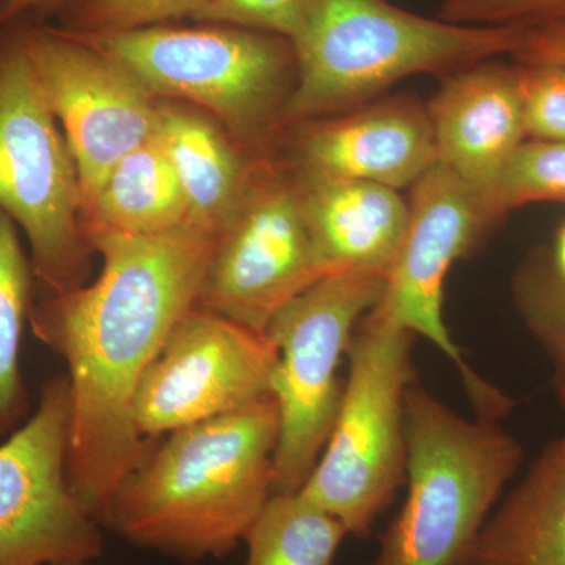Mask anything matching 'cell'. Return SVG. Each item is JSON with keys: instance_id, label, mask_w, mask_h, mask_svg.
Instances as JSON below:
<instances>
[{"instance_id": "cell-29", "label": "cell", "mask_w": 565, "mask_h": 565, "mask_svg": "<svg viewBox=\"0 0 565 565\" xmlns=\"http://www.w3.org/2000/svg\"><path fill=\"white\" fill-rule=\"evenodd\" d=\"M82 0H0V29L28 22H43L44 18H61Z\"/></svg>"}, {"instance_id": "cell-20", "label": "cell", "mask_w": 565, "mask_h": 565, "mask_svg": "<svg viewBox=\"0 0 565 565\" xmlns=\"http://www.w3.org/2000/svg\"><path fill=\"white\" fill-rule=\"evenodd\" d=\"M31 256L18 226L0 211V438L9 437L31 414V394L21 371L22 337L35 296Z\"/></svg>"}, {"instance_id": "cell-11", "label": "cell", "mask_w": 565, "mask_h": 565, "mask_svg": "<svg viewBox=\"0 0 565 565\" xmlns=\"http://www.w3.org/2000/svg\"><path fill=\"white\" fill-rule=\"evenodd\" d=\"M17 25L76 163L84 211L111 169L158 132L161 103L84 36L44 22Z\"/></svg>"}, {"instance_id": "cell-16", "label": "cell", "mask_w": 565, "mask_h": 565, "mask_svg": "<svg viewBox=\"0 0 565 565\" xmlns=\"http://www.w3.org/2000/svg\"><path fill=\"white\" fill-rule=\"evenodd\" d=\"M319 259L329 275L388 274L403 243L408 203L375 182L294 169Z\"/></svg>"}, {"instance_id": "cell-19", "label": "cell", "mask_w": 565, "mask_h": 565, "mask_svg": "<svg viewBox=\"0 0 565 565\" xmlns=\"http://www.w3.org/2000/svg\"><path fill=\"white\" fill-rule=\"evenodd\" d=\"M188 204L158 132L111 169L82 211L85 239L92 234L151 236L188 225Z\"/></svg>"}, {"instance_id": "cell-2", "label": "cell", "mask_w": 565, "mask_h": 565, "mask_svg": "<svg viewBox=\"0 0 565 565\" xmlns=\"http://www.w3.org/2000/svg\"><path fill=\"white\" fill-rule=\"evenodd\" d=\"M278 434L274 396L169 434L122 479L104 530L181 564L223 559L273 498Z\"/></svg>"}, {"instance_id": "cell-25", "label": "cell", "mask_w": 565, "mask_h": 565, "mask_svg": "<svg viewBox=\"0 0 565 565\" xmlns=\"http://www.w3.org/2000/svg\"><path fill=\"white\" fill-rule=\"evenodd\" d=\"M516 71L526 136L565 141V70L523 63Z\"/></svg>"}, {"instance_id": "cell-27", "label": "cell", "mask_w": 565, "mask_h": 565, "mask_svg": "<svg viewBox=\"0 0 565 565\" xmlns=\"http://www.w3.org/2000/svg\"><path fill=\"white\" fill-rule=\"evenodd\" d=\"M520 303L527 326L552 362L553 390L565 408V291L522 286Z\"/></svg>"}, {"instance_id": "cell-6", "label": "cell", "mask_w": 565, "mask_h": 565, "mask_svg": "<svg viewBox=\"0 0 565 565\" xmlns=\"http://www.w3.org/2000/svg\"><path fill=\"white\" fill-rule=\"evenodd\" d=\"M202 24L77 35L131 71L156 98L196 104L214 114L236 139L263 148L282 122L296 85L292 44L250 29Z\"/></svg>"}, {"instance_id": "cell-8", "label": "cell", "mask_w": 565, "mask_h": 565, "mask_svg": "<svg viewBox=\"0 0 565 565\" xmlns=\"http://www.w3.org/2000/svg\"><path fill=\"white\" fill-rule=\"evenodd\" d=\"M384 292V275H327L289 300L267 326L278 352L270 386L280 415L274 494L299 493L313 473L340 411L341 363L356 326Z\"/></svg>"}, {"instance_id": "cell-15", "label": "cell", "mask_w": 565, "mask_h": 565, "mask_svg": "<svg viewBox=\"0 0 565 565\" xmlns=\"http://www.w3.org/2000/svg\"><path fill=\"white\" fill-rule=\"evenodd\" d=\"M438 163L484 203L498 177L525 141L519 71L478 63L456 71L427 107Z\"/></svg>"}, {"instance_id": "cell-4", "label": "cell", "mask_w": 565, "mask_h": 565, "mask_svg": "<svg viewBox=\"0 0 565 565\" xmlns=\"http://www.w3.org/2000/svg\"><path fill=\"white\" fill-rule=\"evenodd\" d=\"M407 493L363 565H467L476 539L523 463L498 419L465 418L423 388L405 393Z\"/></svg>"}, {"instance_id": "cell-30", "label": "cell", "mask_w": 565, "mask_h": 565, "mask_svg": "<svg viewBox=\"0 0 565 565\" xmlns=\"http://www.w3.org/2000/svg\"><path fill=\"white\" fill-rule=\"evenodd\" d=\"M522 286L565 291V225L557 233L548 269L544 274L539 275V277H526Z\"/></svg>"}, {"instance_id": "cell-26", "label": "cell", "mask_w": 565, "mask_h": 565, "mask_svg": "<svg viewBox=\"0 0 565 565\" xmlns=\"http://www.w3.org/2000/svg\"><path fill=\"white\" fill-rule=\"evenodd\" d=\"M441 20L468 25H537L565 20V0H445Z\"/></svg>"}, {"instance_id": "cell-18", "label": "cell", "mask_w": 565, "mask_h": 565, "mask_svg": "<svg viewBox=\"0 0 565 565\" xmlns=\"http://www.w3.org/2000/svg\"><path fill=\"white\" fill-rule=\"evenodd\" d=\"M158 139L188 204V225L221 234L243 200L253 163L207 118L161 104Z\"/></svg>"}, {"instance_id": "cell-7", "label": "cell", "mask_w": 565, "mask_h": 565, "mask_svg": "<svg viewBox=\"0 0 565 565\" xmlns=\"http://www.w3.org/2000/svg\"><path fill=\"white\" fill-rule=\"evenodd\" d=\"M0 211L28 237L41 294L85 285L93 250L76 163L17 24L0 29Z\"/></svg>"}, {"instance_id": "cell-22", "label": "cell", "mask_w": 565, "mask_h": 565, "mask_svg": "<svg viewBox=\"0 0 565 565\" xmlns=\"http://www.w3.org/2000/svg\"><path fill=\"white\" fill-rule=\"evenodd\" d=\"M533 202L565 203V141H523L487 195L482 212L492 223Z\"/></svg>"}, {"instance_id": "cell-9", "label": "cell", "mask_w": 565, "mask_h": 565, "mask_svg": "<svg viewBox=\"0 0 565 565\" xmlns=\"http://www.w3.org/2000/svg\"><path fill=\"white\" fill-rule=\"evenodd\" d=\"M327 275L292 170L262 159L217 236L195 308L266 332L289 300Z\"/></svg>"}, {"instance_id": "cell-13", "label": "cell", "mask_w": 565, "mask_h": 565, "mask_svg": "<svg viewBox=\"0 0 565 565\" xmlns=\"http://www.w3.org/2000/svg\"><path fill=\"white\" fill-rule=\"evenodd\" d=\"M412 188L407 228L379 305L456 363L479 415L501 419L512 411L514 401L468 367L444 318L446 275L471 250L490 222L475 193L441 163H435Z\"/></svg>"}, {"instance_id": "cell-17", "label": "cell", "mask_w": 565, "mask_h": 565, "mask_svg": "<svg viewBox=\"0 0 565 565\" xmlns=\"http://www.w3.org/2000/svg\"><path fill=\"white\" fill-rule=\"evenodd\" d=\"M467 565H565V433L494 505Z\"/></svg>"}, {"instance_id": "cell-24", "label": "cell", "mask_w": 565, "mask_h": 565, "mask_svg": "<svg viewBox=\"0 0 565 565\" xmlns=\"http://www.w3.org/2000/svg\"><path fill=\"white\" fill-rule=\"evenodd\" d=\"M193 21L270 33L294 47L305 29V0H211Z\"/></svg>"}, {"instance_id": "cell-23", "label": "cell", "mask_w": 565, "mask_h": 565, "mask_svg": "<svg viewBox=\"0 0 565 565\" xmlns=\"http://www.w3.org/2000/svg\"><path fill=\"white\" fill-rule=\"evenodd\" d=\"M211 0H82L71 7L58 20V28L81 35H103L172 24L191 18Z\"/></svg>"}, {"instance_id": "cell-14", "label": "cell", "mask_w": 565, "mask_h": 565, "mask_svg": "<svg viewBox=\"0 0 565 565\" xmlns=\"http://www.w3.org/2000/svg\"><path fill=\"white\" fill-rule=\"evenodd\" d=\"M437 162L429 111L408 99L319 118L308 122L296 140V169L375 182L394 191L414 185Z\"/></svg>"}, {"instance_id": "cell-1", "label": "cell", "mask_w": 565, "mask_h": 565, "mask_svg": "<svg viewBox=\"0 0 565 565\" xmlns=\"http://www.w3.org/2000/svg\"><path fill=\"white\" fill-rule=\"evenodd\" d=\"M103 256L90 285L33 300L29 326L68 366L70 484L104 527L115 493L154 448L134 423L143 374L195 307L217 234L193 226L87 237Z\"/></svg>"}, {"instance_id": "cell-12", "label": "cell", "mask_w": 565, "mask_h": 565, "mask_svg": "<svg viewBox=\"0 0 565 565\" xmlns=\"http://www.w3.org/2000/svg\"><path fill=\"white\" fill-rule=\"evenodd\" d=\"M277 348L266 332L193 307L141 377L134 423L156 440L273 396Z\"/></svg>"}, {"instance_id": "cell-3", "label": "cell", "mask_w": 565, "mask_h": 565, "mask_svg": "<svg viewBox=\"0 0 565 565\" xmlns=\"http://www.w3.org/2000/svg\"><path fill=\"white\" fill-rule=\"evenodd\" d=\"M527 25H468L386 0H305L297 79L282 122L353 109L416 74H452L522 47Z\"/></svg>"}, {"instance_id": "cell-28", "label": "cell", "mask_w": 565, "mask_h": 565, "mask_svg": "<svg viewBox=\"0 0 565 565\" xmlns=\"http://www.w3.org/2000/svg\"><path fill=\"white\" fill-rule=\"evenodd\" d=\"M515 57L525 65L565 70V20L531 25Z\"/></svg>"}, {"instance_id": "cell-5", "label": "cell", "mask_w": 565, "mask_h": 565, "mask_svg": "<svg viewBox=\"0 0 565 565\" xmlns=\"http://www.w3.org/2000/svg\"><path fill=\"white\" fill-rule=\"evenodd\" d=\"M415 334L375 305L353 332L332 434L299 494L367 539L405 484V393L415 384Z\"/></svg>"}, {"instance_id": "cell-21", "label": "cell", "mask_w": 565, "mask_h": 565, "mask_svg": "<svg viewBox=\"0 0 565 565\" xmlns=\"http://www.w3.org/2000/svg\"><path fill=\"white\" fill-rule=\"evenodd\" d=\"M348 531L299 493H275L244 542V565H333Z\"/></svg>"}, {"instance_id": "cell-31", "label": "cell", "mask_w": 565, "mask_h": 565, "mask_svg": "<svg viewBox=\"0 0 565 565\" xmlns=\"http://www.w3.org/2000/svg\"><path fill=\"white\" fill-rule=\"evenodd\" d=\"M70 565H90V564H70Z\"/></svg>"}, {"instance_id": "cell-10", "label": "cell", "mask_w": 565, "mask_h": 565, "mask_svg": "<svg viewBox=\"0 0 565 565\" xmlns=\"http://www.w3.org/2000/svg\"><path fill=\"white\" fill-rule=\"evenodd\" d=\"M68 374L44 382L39 407L0 444V565L90 564L104 527L70 484Z\"/></svg>"}]
</instances>
